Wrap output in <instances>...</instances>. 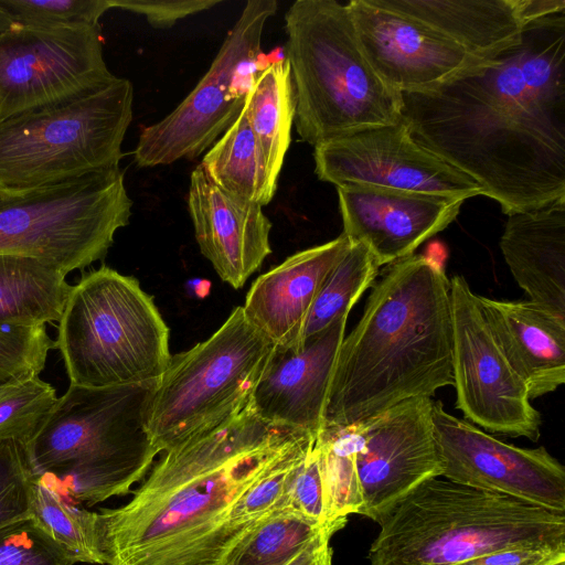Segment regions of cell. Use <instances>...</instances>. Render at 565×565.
<instances>
[{
	"label": "cell",
	"mask_w": 565,
	"mask_h": 565,
	"mask_svg": "<svg viewBox=\"0 0 565 565\" xmlns=\"http://www.w3.org/2000/svg\"><path fill=\"white\" fill-rule=\"evenodd\" d=\"M71 289L57 269L35 258L0 254V326L58 322Z\"/></svg>",
	"instance_id": "25"
},
{
	"label": "cell",
	"mask_w": 565,
	"mask_h": 565,
	"mask_svg": "<svg viewBox=\"0 0 565 565\" xmlns=\"http://www.w3.org/2000/svg\"><path fill=\"white\" fill-rule=\"evenodd\" d=\"M131 207L119 167L35 190L0 191V254L35 258L67 276L105 258Z\"/></svg>",
	"instance_id": "9"
},
{
	"label": "cell",
	"mask_w": 565,
	"mask_h": 565,
	"mask_svg": "<svg viewBox=\"0 0 565 565\" xmlns=\"http://www.w3.org/2000/svg\"><path fill=\"white\" fill-rule=\"evenodd\" d=\"M311 449L286 459L242 494L230 515L231 525L238 536L262 518L278 509L292 470Z\"/></svg>",
	"instance_id": "37"
},
{
	"label": "cell",
	"mask_w": 565,
	"mask_h": 565,
	"mask_svg": "<svg viewBox=\"0 0 565 565\" xmlns=\"http://www.w3.org/2000/svg\"><path fill=\"white\" fill-rule=\"evenodd\" d=\"M54 348L46 326H0V384L40 375L49 352Z\"/></svg>",
	"instance_id": "35"
},
{
	"label": "cell",
	"mask_w": 565,
	"mask_h": 565,
	"mask_svg": "<svg viewBox=\"0 0 565 565\" xmlns=\"http://www.w3.org/2000/svg\"><path fill=\"white\" fill-rule=\"evenodd\" d=\"M221 0H110L117 8L146 17L157 29L170 28L180 19L209 10Z\"/></svg>",
	"instance_id": "40"
},
{
	"label": "cell",
	"mask_w": 565,
	"mask_h": 565,
	"mask_svg": "<svg viewBox=\"0 0 565 565\" xmlns=\"http://www.w3.org/2000/svg\"><path fill=\"white\" fill-rule=\"evenodd\" d=\"M347 4L369 64L402 94L434 88L482 62L435 28L376 0Z\"/></svg>",
	"instance_id": "17"
},
{
	"label": "cell",
	"mask_w": 565,
	"mask_h": 565,
	"mask_svg": "<svg viewBox=\"0 0 565 565\" xmlns=\"http://www.w3.org/2000/svg\"><path fill=\"white\" fill-rule=\"evenodd\" d=\"M17 22L8 13V11L0 6V33L12 28Z\"/></svg>",
	"instance_id": "43"
},
{
	"label": "cell",
	"mask_w": 565,
	"mask_h": 565,
	"mask_svg": "<svg viewBox=\"0 0 565 565\" xmlns=\"http://www.w3.org/2000/svg\"><path fill=\"white\" fill-rule=\"evenodd\" d=\"M327 526L288 509L274 510L242 533L214 565H285Z\"/></svg>",
	"instance_id": "29"
},
{
	"label": "cell",
	"mask_w": 565,
	"mask_h": 565,
	"mask_svg": "<svg viewBox=\"0 0 565 565\" xmlns=\"http://www.w3.org/2000/svg\"><path fill=\"white\" fill-rule=\"evenodd\" d=\"M57 397L56 390L38 375L0 384V443L13 440L26 447Z\"/></svg>",
	"instance_id": "33"
},
{
	"label": "cell",
	"mask_w": 565,
	"mask_h": 565,
	"mask_svg": "<svg viewBox=\"0 0 565 565\" xmlns=\"http://www.w3.org/2000/svg\"><path fill=\"white\" fill-rule=\"evenodd\" d=\"M296 130L317 146L402 119V93L365 58L348 4L297 0L285 14Z\"/></svg>",
	"instance_id": "5"
},
{
	"label": "cell",
	"mask_w": 565,
	"mask_h": 565,
	"mask_svg": "<svg viewBox=\"0 0 565 565\" xmlns=\"http://www.w3.org/2000/svg\"><path fill=\"white\" fill-rule=\"evenodd\" d=\"M277 8L275 0L246 2L198 85L169 115L141 131L134 151L138 167L194 159L236 120L248 89L235 88V83L239 71L258 57L264 26Z\"/></svg>",
	"instance_id": "11"
},
{
	"label": "cell",
	"mask_w": 565,
	"mask_h": 565,
	"mask_svg": "<svg viewBox=\"0 0 565 565\" xmlns=\"http://www.w3.org/2000/svg\"><path fill=\"white\" fill-rule=\"evenodd\" d=\"M433 419L443 476L537 507L565 512V469L544 447L507 444L434 401Z\"/></svg>",
	"instance_id": "16"
},
{
	"label": "cell",
	"mask_w": 565,
	"mask_h": 565,
	"mask_svg": "<svg viewBox=\"0 0 565 565\" xmlns=\"http://www.w3.org/2000/svg\"><path fill=\"white\" fill-rule=\"evenodd\" d=\"M402 97L414 140L508 216L565 198V11L529 23L497 57Z\"/></svg>",
	"instance_id": "1"
},
{
	"label": "cell",
	"mask_w": 565,
	"mask_h": 565,
	"mask_svg": "<svg viewBox=\"0 0 565 565\" xmlns=\"http://www.w3.org/2000/svg\"><path fill=\"white\" fill-rule=\"evenodd\" d=\"M151 463H108L73 467L39 477L49 487L78 504L94 505L131 492Z\"/></svg>",
	"instance_id": "32"
},
{
	"label": "cell",
	"mask_w": 565,
	"mask_h": 565,
	"mask_svg": "<svg viewBox=\"0 0 565 565\" xmlns=\"http://www.w3.org/2000/svg\"><path fill=\"white\" fill-rule=\"evenodd\" d=\"M360 423L323 427L313 445L321 472L327 516L330 523L347 521L362 504L356 473Z\"/></svg>",
	"instance_id": "30"
},
{
	"label": "cell",
	"mask_w": 565,
	"mask_h": 565,
	"mask_svg": "<svg viewBox=\"0 0 565 565\" xmlns=\"http://www.w3.org/2000/svg\"><path fill=\"white\" fill-rule=\"evenodd\" d=\"M557 565H565V562H562V563H559V564H557Z\"/></svg>",
	"instance_id": "44"
},
{
	"label": "cell",
	"mask_w": 565,
	"mask_h": 565,
	"mask_svg": "<svg viewBox=\"0 0 565 565\" xmlns=\"http://www.w3.org/2000/svg\"><path fill=\"white\" fill-rule=\"evenodd\" d=\"M565 562V548L513 547L495 551L457 565H557Z\"/></svg>",
	"instance_id": "41"
},
{
	"label": "cell",
	"mask_w": 565,
	"mask_h": 565,
	"mask_svg": "<svg viewBox=\"0 0 565 565\" xmlns=\"http://www.w3.org/2000/svg\"><path fill=\"white\" fill-rule=\"evenodd\" d=\"M30 520L75 564L105 565L97 512L88 511L35 476Z\"/></svg>",
	"instance_id": "28"
},
{
	"label": "cell",
	"mask_w": 565,
	"mask_h": 565,
	"mask_svg": "<svg viewBox=\"0 0 565 565\" xmlns=\"http://www.w3.org/2000/svg\"><path fill=\"white\" fill-rule=\"evenodd\" d=\"M348 317L297 348H277L249 402L264 420L318 437Z\"/></svg>",
	"instance_id": "19"
},
{
	"label": "cell",
	"mask_w": 565,
	"mask_h": 565,
	"mask_svg": "<svg viewBox=\"0 0 565 565\" xmlns=\"http://www.w3.org/2000/svg\"><path fill=\"white\" fill-rule=\"evenodd\" d=\"M34 480L25 447L13 440L0 443V533L30 520Z\"/></svg>",
	"instance_id": "34"
},
{
	"label": "cell",
	"mask_w": 565,
	"mask_h": 565,
	"mask_svg": "<svg viewBox=\"0 0 565 565\" xmlns=\"http://www.w3.org/2000/svg\"><path fill=\"white\" fill-rule=\"evenodd\" d=\"M433 404L431 397H411L360 422L358 514L379 523L422 483L443 476Z\"/></svg>",
	"instance_id": "15"
},
{
	"label": "cell",
	"mask_w": 565,
	"mask_h": 565,
	"mask_svg": "<svg viewBox=\"0 0 565 565\" xmlns=\"http://www.w3.org/2000/svg\"><path fill=\"white\" fill-rule=\"evenodd\" d=\"M449 385L450 279L435 259L413 254L386 267L356 326L344 335L329 382L323 427L364 422Z\"/></svg>",
	"instance_id": "3"
},
{
	"label": "cell",
	"mask_w": 565,
	"mask_h": 565,
	"mask_svg": "<svg viewBox=\"0 0 565 565\" xmlns=\"http://www.w3.org/2000/svg\"><path fill=\"white\" fill-rule=\"evenodd\" d=\"M0 565H75L31 520L0 533Z\"/></svg>",
	"instance_id": "38"
},
{
	"label": "cell",
	"mask_w": 565,
	"mask_h": 565,
	"mask_svg": "<svg viewBox=\"0 0 565 565\" xmlns=\"http://www.w3.org/2000/svg\"><path fill=\"white\" fill-rule=\"evenodd\" d=\"M483 315L508 362L531 399L565 382V318L529 300L478 295Z\"/></svg>",
	"instance_id": "22"
},
{
	"label": "cell",
	"mask_w": 565,
	"mask_h": 565,
	"mask_svg": "<svg viewBox=\"0 0 565 565\" xmlns=\"http://www.w3.org/2000/svg\"><path fill=\"white\" fill-rule=\"evenodd\" d=\"M350 245L342 233L332 241L289 256L260 275L242 306L247 321L275 347L297 348L322 284Z\"/></svg>",
	"instance_id": "21"
},
{
	"label": "cell",
	"mask_w": 565,
	"mask_h": 565,
	"mask_svg": "<svg viewBox=\"0 0 565 565\" xmlns=\"http://www.w3.org/2000/svg\"><path fill=\"white\" fill-rule=\"evenodd\" d=\"M447 35L472 57L489 61L515 44L527 25L519 0H376Z\"/></svg>",
	"instance_id": "24"
},
{
	"label": "cell",
	"mask_w": 565,
	"mask_h": 565,
	"mask_svg": "<svg viewBox=\"0 0 565 565\" xmlns=\"http://www.w3.org/2000/svg\"><path fill=\"white\" fill-rule=\"evenodd\" d=\"M379 524L370 565H457L505 548H565V512L439 477Z\"/></svg>",
	"instance_id": "4"
},
{
	"label": "cell",
	"mask_w": 565,
	"mask_h": 565,
	"mask_svg": "<svg viewBox=\"0 0 565 565\" xmlns=\"http://www.w3.org/2000/svg\"><path fill=\"white\" fill-rule=\"evenodd\" d=\"M115 78L99 25L15 23L0 33V120L76 98Z\"/></svg>",
	"instance_id": "12"
},
{
	"label": "cell",
	"mask_w": 565,
	"mask_h": 565,
	"mask_svg": "<svg viewBox=\"0 0 565 565\" xmlns=\"http://www.w3.org/2000/svg\"><path fill=\"white\" fill-rule=\"evenodd\" d=\"M17 23L99 25L110 0H0Z\"/></svg>",
	"instance_id": "36"
},
{
	"label": "cell",
	"mask_w": 565,
	"mask_h": 565,
	"mask_svg": "<svg viewBox=\"0 0 565 565\" xmlns=\"http://www.w3.org/2000/svg\"><path fill=\"white\" fill-rule=\"evenodd\" d=\"M500 249L529 301L565 318V198L509 215Z\"/></svg>",
	"instance_id": "23"
},
{
	"label": "cell",
	"mask_w": 565,
	"mask_h": 565,
	"mask_svg": "<svg viewBox=\"0 0 565 565\" xmlns=\"http://www.w3.org/2000/svg\"><path fill=\"white\" fill-rule=\"evenodd\" d=\"M200 166L222 190L263 207L276 190L243 107L236 120L204 154Z\"/></svg>",
	"instance_id": "27"
},
{
	"label": "cell",
	"mask_w": 565,
	"mask_h": 565,
	"mask_svg": "<svg viewBox=\"0 0 565 565\" xmlns=\"http://www.w3.org/2000/svg\"><path fill=\"white\" fill-rule=\"evenodd\" d=\"M70 385L157 383L171 359L169 328L139 281L103 265L68 294L54 342Z\"/></svg>",
	"instance_id": "6"
},
{
	"label": "cell",
	"mask_w": 565,
	"mask_h": 565,
	"mask_svg": "<svg viewBox=\"0 0 565 565\" xmlns=\"http://www.w3.org/2000/svg\"><path fill=\"white\" fill-rule=\"evenodd\" d=\"M317 437L270 424L250 404L164 451L128 503L97 512L105 565H214L238 537L232 508Z\"/></svg>",
	"instance_id": "2"
},
{
	"label": "cell",
	"mask_w": 565,
	"mask_h": 565,
	"mask_svg": "<svg viewBox=\"0 0 565 565\" xmlns=\"http://www.w3.org/2000/svg\"><path fill=\"white\" fill-rule=\"evenodd\" d=\"M343 234L363 244L382 267L408 257L444 231L465 201L396 189L337 188Z\"/></svg>",
	"instance_id": "18"
},
{
	"label": "cell",
	"mask_w": 565,
	"mask_h": 565,
	"mask_svg": "<svg viewBox=\"0 0 565 565\" xmlns=\"http://www.w3.org/2000/svg\"><path fill=\"white\" fill-rule=\"evenodd\" d=\"M274 350L238 306L207 340L171 355L148 408V434L158 454L245 409Z\"/></svg>",
	"instance_id": "8"
},
{
	"label": "cell",
	"mask_w": 565,
	"mask_h": 565,
	"mask_svg": "<svg viewBox=\"0 0 565 565\" xmlns=\"http://www.w3.org/2000/svg\"><path fill=\"white\" fill-rule=\"evenodd\" d=\"M380 268L363 244L351 242L347 254L322 284L309 311L299 345L338 319L348 317L364 291L372 286Z\"/></svg>",
	"instance_id": "31"
},
{
	"label": "cell",
	"mask_w": 565,
	"mask_h": 565,
	"mask_svg": "<svg viewBox=\"0 0 565 565\" xmlns=\"http://www.w3.org/2000/svg\"><path fill=\"white\" fill-rule=\"evenodd\" d=\"M271 180L277 183L295 121V93L286 55L268 63L253 77L244 105Z\"/></svg>",
	"instance_id": "26"
},
{
	"label": "cell",
	"mask_w": 565,
	"mask_h": 565,
	"mask_svg": "<svg viewBox=\"0 0 565 565\" xmlns=\"http://www.w3.org/2000/svg\"><path fill=\"white\" fill-rule=\"evenodd\" d=\"M132 102L131 82L116 76L85 95L0 120V191L118 168Z\"/></svg>",
	"instance_id": "7"
},
{
	"label": "cell",
	"mask_w": 565,
	"mask_h": 565,
	"mask_svg": "<svg viewBox=\"0 0 565 565\" xmlns=\"http://www.w3.org/2000/svg\"><path fill=\"white\" fill-rule=\"evenodd\" d=\"M313 148L318 179L337 188L371 185L462 201L482 194L470 177L416 142L403 119Z\"/></svg>",
	"instance_id": "14"
},
{
	"label": "cell",
	"mask_w": 565,
	"mask_h": 565,
	"mask_svg": "<svg viewBox=\"0 0 565 565\" xmlns=\"http://www.w3.org/2000/svg\"><path fill=\"white\" fill-rule=\"evenodd\" d=\"M278 509L296 512L319 526L337 523L328 521L323 483L313 447L292 470Z\"/></svg>",
	"instance_id": "39"
},
{
	"label": "cell",
	"mask_w": 565,
	"mask_h": 565,
	"mask_svg": "<svg viewBox=\"0 0 565 565\" xmlns=\"http://www.w3.org/2000/svg\"><path fill=\"white\" fill-rule=\"evenodd\" d=\"M156 383L68 385L25 447L35 476L108 463H152L148 408Z\"/></svg>",
	"instance_id": "10"
},
{
	"label": "cell",
	"mask_w": 565,
	"mask_h": 565,
	"mask_svg": "<svg viewBox=\"0 0 565 565\" xmlns=\"http://www.w3.org/2000/svg\"><path fill=\"white\" fill-rule=\"evenodd\" d=\"M450 300L456 407L487 431L537 441L541 414L498 344L478 294L461 275L450 279Z\"/></svg>",
	"instance_id": "13"
},
{
	"label": "cell",
	"mask_w": 565,
	"mask_h": 565,
	"mask_svg": "<svg viewBox=\"0 0 565 565\" xmlns=\"http://www.w3.org/2000/svg\"><path fill=\"white\" fill-rule=\"evenodd\" d=\"M347 522H338L322 529L300 552L285 565H332V535L344 527Z\"/></svg>",
	"instance_id": "42"
},
{
	"label": "cell",
	"mask_w": 565,
	"mask_h": 565,
	"mask_svg": "<svg viewBox=\"0 0 565 565\" xmlns=\"http://www.w3.org/2000/svg\"><path fill=\"white\" fill-rule=\"evenodd\" d=\"M189 213L200 250L220 278L238 289L271 254L263 206L217 186L199 164L190 177Z\"/></svg>",
	"instance_id": "20"
}]
</instances>
